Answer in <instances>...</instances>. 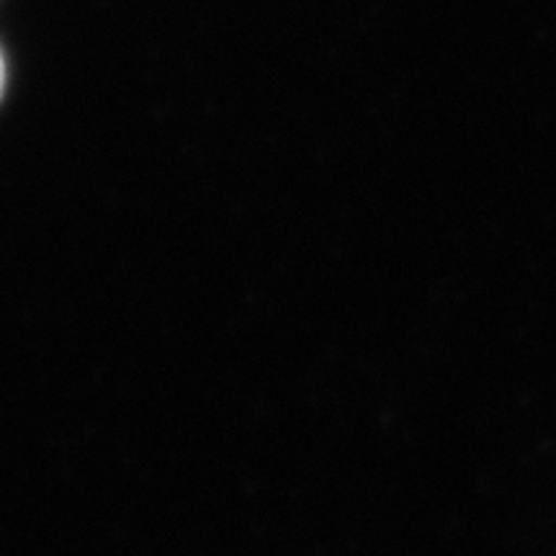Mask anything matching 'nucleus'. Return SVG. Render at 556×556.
Instances as JSON below:
<instances>
[{
	"label": "nucleus",
	"mask_w": 556,
	"mask_h": 556,
	"mask_svg": "<svg viewBox=\"0 0 556 556\" xmlns=\"http://www.w3.org/2000/svg\"><path fill=\"white\" fill-rule=\"evenodd\" d=\"M3 83H5V62H3V54H0V93H3Z\"/></svg>",
	"instance_id": "f257e3e1"
}]
</instances>
